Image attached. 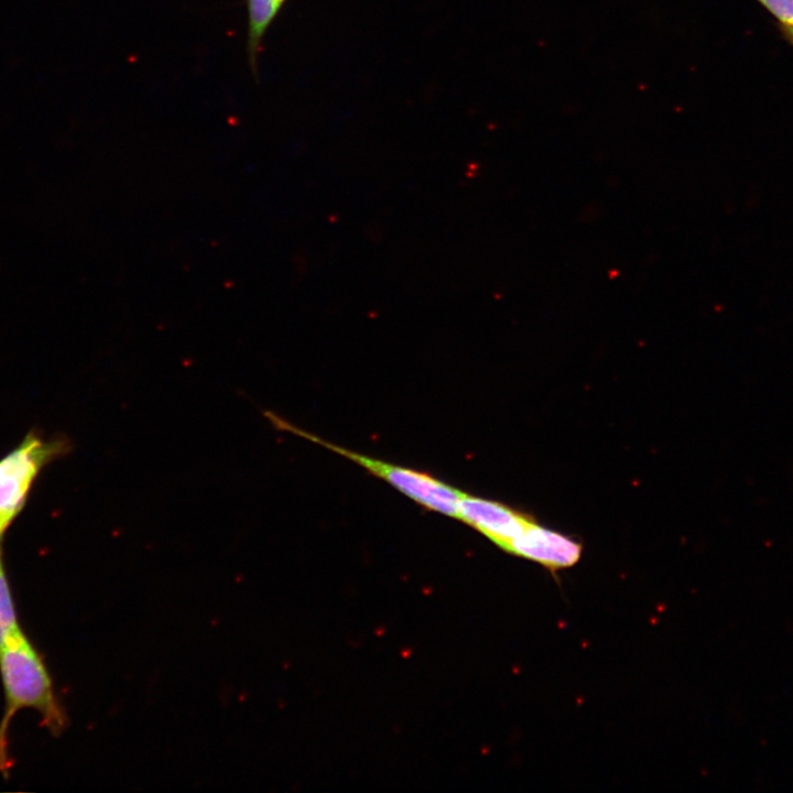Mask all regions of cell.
<instances>
[{
  "mask_svg": "<svg viewBox=\"0 0 793 793\" xmlns=\"http://www.w3.org/2000/svg\"><path fill=\"white\" fill-rule=\"evenodd\" d=\"M286 0H247V53L252 70H257L262 40Z\"/></svg>",
  "mask_w": 793,
  "mask_h": 793,
  "instance_id": "8992f818",
  "label": "cell"
},
{
  "mask_svg": "<svg viewBox=\"0 0 793 793\" xmlns=\"http://www.w3.org/2000/svg\"><path fill=\"white\" fill-rule=\"evenodd\" d=\"M0 675L6 699L0 721V771L8 775L11 767L8 730L18 710H36L42 725L53 735L64 729L66 719L45 662L20 627L0 644Z\"/></svg>",
  "mask_w": 793,
  "mask_h": 793,
  "instance_id": "6da1fadb",
  "label": "cell"
},
{
  "mask_svg": "<svg viewBox=\"0 0 793 793\" xmlns=\"http://www.w3.org/2000/svg\"><path fill=\"white\" fill-rule=\"evenodd\" d=\"M17 628H19L18 616L3 565L0 544V644Z\"/></svg>",
  "mask_w": 793,
  "mask_h": 793,
  "instance_id": "52a82bcc",
  "label": "cell"
},
{
  "mask_svg": "<svg viewBox=\"0 0 793 793\" xmlns=\"http://www.w3.org/2000/svg\"><path fill=\"white\" fill-rule=\"evenodd\" d=\"M65 435L46 438L35 430L0 459V544L24 509L31 489L42 469L72 450Z\"/></svg>",
  "mask_w": 793,
  "mask_h": 793,
  "instance_id": "7a4b0ae2",
  "label": "cell"
},
{
  "mask_svg": "<svg viewBox=\"0 0 793 793\" xmlns=\"http://www.w3.org/2000/svg\"><path fill=\"white\" fill-rule=\"evenodd\" d=\"M582 544L535 520L515 539L507 552L556 571L574 566L582 556Z\"/></svg>",
  "mask_w": 793,
  "mask_h": 793,
  "instance_id": "5b68a950",
  "label": "cell"
},
{
  "mask_svg": "<svg viewBox=\"0 0 793 793\" xmlns=\"http://www.w3.org/2000/svg\"><path fill=\"white\" fill-rule=\"evenodd\" d=\"M785 39L793 45V26H781Z\"/></svg>",
  "mask_w": 793,
  "mask_h": 793,
  "instance_id": "9c48e42d",
  "label": "cell"
},
{
  "mask_svg": "<svg viewBox=\"0 0 793 793\" xmlns=\"http://www.w3.org/2000/svg\"><path fill=\"white\" fill-rule=\"evenodd\" d=\"M781 24L793 26V0H758Z\"/></svg>",
  "mask_w": 793,
  "mask_h": 793,
  "instance_id": "ba28073f",
  "label": "cell"
},
{
  "mask_svg": "<svg viewBox=\"0 0 793 793\" xmlns=\"http://www.w3.org/2000/svg\"><path fill=\"white\" fill-rule=\"evenodd\" d=\"M457 519L484 534L506 552L534 521L501 502L474 497L466 492L459 501Z\"/></svg>",
  "mask_w": 793,
  "mask_h": 793,
  "instance_id": "277c9868",
  "label": "cell"
},
{
  "mask_svg": "<svg viewBox=\"0 0 793 793\" xmlns=\"http://www.w3.org/2000/svg\"><path fill=\"white\" fill-rule=\"evenodd\" d=\"M264 414L276 428L292 432L303 438L319 444L360 465L370 474L383 479L424 508L457 519L459 501L464 495L459 489L425 472L379 460L334 445L297 428L275 413L264 412Z\"/></svg>",
  "mask_w": 793,
  "mask_h": 793,
  "instance_id": "3957f363",
  "label": "cell"
}]
</instances>
